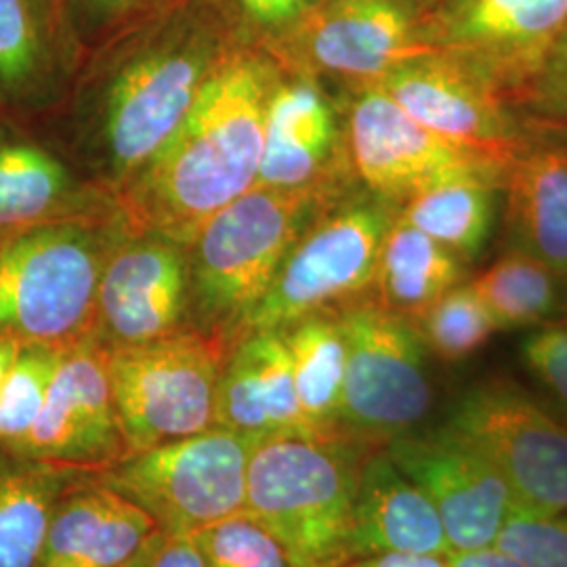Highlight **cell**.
<instances>
[{
    "instance_id": "obj_1",
    "label": "cell",
    "mask_w": 567,
    "mask_h": 567,
    "mask_svg": "<svg viewBox=\"0 0 567 567\" xmlns=\"http://www.w3.org/2000/svg\"><path fill=\"white\" fill-rule=\"evenodd\" d=\"M238 47L204 0H183L89 53L70 89L74 166L118 196Z\"/></svg>"
},
{
    "instance_id": "obj_2",
    "label": "cell",
    "mask_w": 567,
    "mask_h": 567,
    "mask_svg": "<svg viewBox=\"0 0 567 567\" xmlns=\"http://www.w3.org/2000/svg\"><path fill=\"white\" fill-rule=\"evenodd\" d=\"M280 61L238 47L158 154L118 192L133 231H156L189 244L225 206L259 179L265 110Z\"/></svg>"
},
{
    "instance_id": "obj_3",
    "label": "cell",
    "mask_w": 567,
    "mask_h": 567,
    "mask_svg": "<svg viewBox=\"0 0 567 567\" xmlns=\"http://www.w3.org/2000/svg\"><path fill=\"white\" fill-rule=\"evenodd\" d=\"M358 183L252 187L208 219L187 244L189 328L236 343L292 246Z\"/></svg>"
},
{
    "instance_id": "obj_4",
    "label": "cell",
    "mask_w": 567,
    "mask_h": 567,
    "mask_svg": "<svg viewBox=\"0 0 567 567\" xmlns=\"http://www.w3.org/2000/svg\"><path fill=\"white\" fill-rule=\"evenodd\" d=\"M370 447L309 435L269 437L252 452L246 505L282 545L292 567H343L360 466Z\"/></svg>"
},
{
    "instance_id": "obj_5",
    "label": "cell",
    "mask_w": 567,
    "mask_h": 567,
    "mask_svg": "<svg viewBox=\"0 0 567 567\" xmlns=\"http://www.w3.org/2000/svg\"><path fill=\"white\" fill-rule=\"evenodd\" d=\"M128 231L121 213L13 234L0 248V334L60 349L89 339L103 269Z\"/></svg>"
},
{
    "instance_id": "obj_6",
    "label": "cell",
    "mask_w": 567,
    "mask_h": 567,
    "mask_svg": "<svg viewBox=\"0 0 567 567\" xmlns=\"http://www.w3.org/2000/svg\"><path fill=\"white\" fill-rule=\"evenodd\" d=\"M261 442L215 425L128 452L93 480L142 508L164 536H194L244 511L248 465Z\"/></svg>"
},
{
    "instance_id": "obj_7",
    "label": "cell",
    "mask_w": 567,
    "mask_h": 567,
    "mask_svg": "<svg viewBox=\"0 0 567 567\" xmlns=\"http://www.w3.org/2000/svg\"><path fill=\"white\" fill-rule=\"evenodd\" d=\"M400 206L353 185L299 238L243 332L282 330L309 313L372 292L381 250ZM238 337V339H240Z\"/></svg>"
},
{
    "instance_id": "obj_8",
    "label": "cell",
    "mask_w": 567,
    "mask_h": 567,
    "mask_svg": "<svg viewBox=\"0 0 567 567\" xmlns=\"http://www.w3.org/2000/svg\"><path fill=\"white\" fill-rule=\"evenodd\" d=\"M231 344L194 328L107 353L110 385L128 452L215 426L217 391Z\"/></svg>"
},
{
    "instance_id": "obj_9",
    "label": "cell",
    "mask_w": 567,
    "mask_h": 567,
    "mask_svg": "<svg viewBox=\"0 0 567 567\" xmlns=\"http://www.w3.org/2000/svg\"><path fill=\"white\" fill-rule=\"evenodd\" d=\"M347 337L341 435L377 450L416 431L433 404L425 343L414 322L372 295L337 307Z\"/></svg>"
},
{
    "instance_id": "obj_10",
    "label": "cell",
    "mask_w": 567,
    "mask_h": 567,
    "mask_svg": "<svg viewBox=\"0 0 567 567\" xmlns=\"http://www.w3.org/2000/svg\"><path fill=\"white\" fill-rule=\"evenodd\" d=\"M341 93L351 166L370 194L402 208L446 183L503 179L507 161L426 128L377 84Z\"/></svg>"
},
{
    "instance_id": "obj_11",
    "label": "cell",
    "mask_w": 567,
    "mask_h": 567,
    "mask_svg": "<svg viewBox=\"0 0 567 567\" xmlns=\"http://www.w3.org/2000/svg\"><path fill=\"white\" fill-rule=\"evenodd\" d=\"M447 425L482 447L515 505L567 515V421L524 386L489 379L456 402Z\"/></svg>"
},
{
    "instance_id": "obj_12",
    "label": "cell",
    "mask_w": 567,
    "mask_h": 567,
    "mask_svg": "<svg viewBox=\"0 0 567 567\" xmlns=\"http://www.w3.org/2000/svg\"><path fill=\"white\" fill-rule=\"evenodd\" d=\"M429 51L435 49L423 41V11L414 0H326L301 16L271 55L347 91Z\"/></svg>"
},
{
    "instance_id": "obj_13",
    "label": "cell",
    "mask_w": 567,
    "mask_h": 567,
    "mask_svg": "<svg viewBox=\"0 0 567 567\" xmlns=\"http://www.w3.org/2000/svg\"><path fill=\"white\" fill-rule=\"evenodd\" d=\"M567 25V0H444L423 16V41L454 55L517 107Z\"/></svg>"
},
{
    "instance_id": "obj_14",
    "label": "cell",
    "mask_w": 567,
    "mask_h": 567,
    "mask_svg": "<svg viewBox=\"0 0 567 567\" xmlns=\"http://www.w3.org/2000/svg\"><path fill=\"white\" fill-rule=\"evenodd\" d=\"M385 450L440 511L452 550L496 545L515 496L482 447L446 423L405 433Z\"/></svg>"
},
{
    "instance_id": "obj_15",
    "label": "cell",
    "mask_w": 567,
    "mask_h": 567,
    "mask_svg": "<svg viewBox=\"0 0 567 567\" xmlns=\"http://www.w3.org/2000/svg\"><path fill=\"white\" fill-rule=\"evenodd\" d=\"M185 328H189L187 244L131 229L103 269L91 339L114 351Z\"/></svg>"
},
{
    "instance_id": "obj_16",
    "label": "cell",
    "mask_w": 567,
    "mask_h": 567,
    "mask_svg": "<svg viewBox=\"0 0 567 567\" xmlns=\"http://www.w3.org/2000/svg\"><path fill=\"white\" fill-rule=\"evenodd\" d=\"M370 84L426 128L496 158L508 161L526 137L529 116L465 61L444 51L416 55Z\"/></svg>"
},
{
    "instance_id": "obj_17",
    "label": "cell",
    "mask_w": 567,
    "mask_h": 567,
    "mask_svg": "<svg viewBox=\"0 0 567 567\" xmlns=\"http://www.w3.org/2000/svg\"><path fill=\"white\" fill-rule=\"evenodd\" d=\"M353 182L358 177L349 158L343 93L334 95L320 79L282 65L265 110L264 156L255 187L301 189Z\"/></svg>"
},
{
    "instance_id": "obj_18",
    "label": "cell",
    "mask_w": 567,
    "mask_h": 567,
    "mask_svg": "<svg viewBox=\"0 0 567 567\" xmlns=\"http://www.w3.org/2000/svg\"><path fill=\"white\" fill-rule=\"evenodd\" d=\"M13 450L34 461L91 473L116 465L128 454L107 353L91 337L63 351L39 421Z\"/></svg>"
},
{
    "instance_id": "obj_19",
    "label": "cell",
    "mask_w": 567,
    "mask_h": 567,
    "mask_svg": "<svg viewBox=\"0 0 567 567\" xmlns=\"http://www.w3.org/2000/svg\"><path fill=\"white\" fill-rule=\"evenodd\" d=\"M503 231L508 250L550 267L567 284V128L529 116L503 182Z\"/></svg>"
},
{
    "instance_id": "obj_20",
    "label": "cell",
    "mask_w": 567,
    "mask_h": 567,
    "mask_svg": "<svg viewBox=\"0 0 567 567\" xmlns=\"http://www.w3.org/2000/svg\"><path fill=\"white\" fill-rule=\"evenodd\" d=\"M116 196L0 114V231L121 215Z\"/></svg>"
},
{
    "instance_id": "obj_21",
    "label": "cell",
    "mask_w": 567,
    "mask_h": 567,
    "mask_svg": "<svg viewBox=\"0 0 567 567\" xmlns=\"http://www.w3.org/2000/svg\"><path fill=\"white\" fill-rule=\"evenodd\" d=\"M215 425L252 437H318L305 421L282 330H255L225 358Z\"/></svg>"
},
{
    "instance_id": "obj_22",
    "label": "cell",
    "mask_w": 567,
    "mask_h": 567,
    "mask_svg": "<svg viewBox=\"0 0 567 567\" xmlns=\"http://www.w3.org/2000/svg\"><path fill=\"white\" fill-rule=\"evenodd\" d=\"M156 532L142 508L97 484L91 473L53 508L34 567H121Z\"/></svg>"
},
{
    "instance_id": "obj_23",
    "label": "cell",
    "mask_w": 567,
    "mask_h": 567,
    "mask_svg": "<svg viewBox=\"0 0 567 567\" xmlns=\"http://www.w3.org/2000/svg\"><path fill=\"white\" fill-rule=\"evenodd\" d=\"M351 548L353 559L379 553L440 557L452 553L440 511L385 447L370 450L360 466Z\"/></svg>"
},
{
    "instance_id": "obj_24",
    "label": "cell",
    "mask_w": 567,
    "mask_h": 567,
    "mask_svg": "<svg viewBox=\"0 0 567 567\" xmlns=\"http://www.w3.org/2000/svg\"><path fill=\"white\" fill-rule=\"evenodd\" d=\"M70 63L51 39L32 0H0V107L32 116L63 100Z\"/></svg>"
},
{
    "instance_id": "obj_25",
    "label": "cell",
    "mask_w": 567,
    "mask_h": 567,
    "mask_svg": "<svg viewBox=\"0 0 567 567\" xmlns=\"http://www.w3.org/2000/svg\"><path fill=\"white\" fill-rule=\"evenodd\" d=\"M89 475L0 446V567H34L53 508Z\"/></svg>"
},
{
    "instance_id": "obj_26",
    "label": "cell",
    "mask_w": 567,
    "mask_h": 567,
    "mask_svg": "<svg viewBox=\"0 0 567 567\" xmlns=\"http://www.w3.org/2000/svg\"><path fill=\"white\" fill-rule=\"evenodd\" d=\"M288 344L299 404L309 429L324 440H344L347 337L337 309L309 313L282 328Z\"/></svg>"
},
{
    "instance_id": "obj_27",
    "label": "cell",
    "mask_w": 567,
    "mask_h": 567,
    "mask_svg": "<svg viewBox=\"0 0 567 567\" xmlns=\"http://www.w3.org/2000/svg\"><path fill=\"white\" fill-rule=\"evenodd\" d=\"M468 280V265L400 215L386 234L372 297L416 322L447 290Z\"/></svg>"
},
{
    "instance_id": "obj_28",
    "label": "cell",
    "mask_w": 567,
    "mask_h": 567,
    "mask_svg": "<svg viewBox=\"0 0 567 567\" xmlns=\"http://www.w3.org/2000/svg\"><path fill=\"white\" fill-rule=\"evenodd\" d=\"M503 179H465L423 192L400 208V217L442 244L465 265L486 250L501 208Z\"/></svg>"
},
{
    "instance_id": "obj_29",
    "label": "cell",
    "mask_w": 567,
    "mask_h": 567,
    "mask_svg": "<svg viewBox=\"0 0 567 567\" xmlns=\"http://www.w3.org/2000/svg\"><path fill=\"white\" fill-rule=\"evenodd\" d=\"M501 330H534L567 318V284L526 252L505 250L468 278Z\"/></svg>"
},
{
    "instance_id": "obj_30",
    "label": "cell",
    "mask_w": 567,
    "mask_h": 567,
    "mask_svg": "<svg viewBox=\"0 0 567 567\" xmlns=\"http://www.w3.org/2000/svg\"><path fill=\"white\" fill-rule=\"evenodd\" d=\"M426 351L446 364L475 355L498 332L471 282L458 284L414 322Z\"/></svg>"
},
{
    "instance_id": "obj_31",
    "label": "cell",
    "mask_w": 567,
    "mask_h": 567,
    "mask_svg": "<svg viewBox=\"0 0 567 567\" xmlns=\"http://www.w3.org/2000/svg\"><path fill=\"white\" fill-rule=\"evenodd\" d=\"M65 349L23 343L0 391V446L18 447L41 416Z\"/></svg>"
},
{
    "instance_id": "obj_32",
    "label": "cell",
    "mask_w": 567,
    "mask_h": 567,
    "mask_svg": "<svg viewBox=\"0 0 567 567\" xmlns=\"http://www.w3.org/2000/svg\"><path fill=\"white\" fill-rule=\"evenodd\" d=\"M183 0H61V20L74 74L82 60L124 30Z\"/></svg>"
},
{
    "instance_id": "obj_33",
    "label": "cell",
    "mask_w": 567,
    "mask_h": 567,
    "mask_svg": "<svg viewBox=\"0 0 567 567\" xmlns=\"http://www.w3.org/2000/svg\"><path fill=\"white\" fill-rule=\"evenodd\" d=\"M208 567H292L280 540L248 511L194 534Z\"/></svg>"
},
{
    "instance_id": "obj_34",
    "label": "cell",
    "mask_w": 567,
    "mask_h": 567,
    "mask_svg": "<svg viewBox=\"0 0 567 567\" xmlns=\"http://www.w3.org/2000/svg\"><path fill=\"white\" fill-rule=\"evenodd\" d=\"M240 47L276 51L301 20V0H204Z\"/></svg>"
},
{
    "instance_id": "obj_35",
    "label": "cell",
    "mask_w": 567,
    "mask_h": 567,
    "mask_svg": "<svg viewBox=\"0 0 567 567\" xmlns=\"http://www.w3.org/2000/svg\"><path fill=\"white\" fill-rule=\"evenodd\" d=\"M496 547L526 567H567V515L515 505Z\"/></svg>"
},
{
    "instance_id": "obj_36",
    "label": "cell",
    "mask_w": 567,
    "mask_h": 567,
    "mask_svg": "<svg viewBox=\"0 0 567 567\" xmlns=\"http://www.w3.org/2000/svg\"><path fill=\"white\" fill-rule=\"evenodd\" d=\"M519 355L550 408L567 421V318L529 330Z\"/></svg>"
},
{
    "instance_id": "obj_37",
    "label": "cell",
    "mask_w": 567,
    "mask_h": 567,
    "mask_svg": "<svg viewBox=\"0 0 567 567\" xmlns=\"http://www.w3.org/2000/svg\"><path fill=\"white\" fill-rule=\"evenodd\" d=\"M517 110L536 121L567 124V25L522 93Z\"/></svg>"
},
{
    "instance_id": "obj_38",
    "label": "cell",
    "mask_w": 567,
    "mask_h": 567,
    "mask_svg": "<svg viewBox=\"0 0 567 567\" xmlns=\"http://www.w3.org/2000/svg\"><path fill=\"white\" fill-rule=\"evenodd\" d=\"M152 567H208L194 536H164Z\"/></svg>"
},
{
    "instance_id": "obj_39",
    "label": "cell",
    "mask_w": 567,
    "mask_h": 567,
    "mask_svg": "<svg viewBox=\"0 0 567 567\" xmlns=\"http://www.w3.org/2000/svg\"><path fill=\"white\" fill-rule=\"evenodd\" d=\"M343 567H450L446 557L414 555V553H379L351 559Z\"/></svg>"
},
{
    "instance_id": "obj_40",
    "label": "cell",
    "mask_w": 567,
    "mask_h": 567,
    "mask_svg": "<svg viewBox=\"0 0 567 567\" xmlns=\"http://www.w3.org/2000/svg\"><path fill=\"white\" fill-rule=\"evenodd\" d=\"M447 564L450 567H526L496 545L475 550H452L447 555Z\"/></svg>"
},
{
    "instance_id": "obj_41",
    "label": "cell",
    "mask_w": 567,
    "mask_h": 567,
    "mask_svg": "<svg viewBox=\"0 0 567 567\" xmlns=\"http://www.w3.org/2000/svg\"><path fill=\"white\" fill-rule=\"evenodd\" d=\"M32 4H34V9H37L39 18H41L42 25L47 28V32L51 34V39L60 47L63 58L70 63V68H72V72H74V65H72L70 53H68V44H65V34H63L61 0H32Z\"/></svg>"
},
{
    "instance_id": "obj_42",
    "label": "cell",
    "mask_w": 567,
    "mask_h": 567,
    "mask_svg": "<svg viewBox=\"0 0 567 567\" xmlns=\"http://www.w3.org/2000/svg\"><path fill=\"white\" fill-rule=\"evenodd\" d=\"M21 347H23V341H20L18 337L0 334V391L20 355Z\"/></svg>"
},
{
    "instance_id": "obj_43",
    "label": "cell",
    "mask_w": 567,
    "mask_h": 567,
    "mask_svg": "<svg viewBox=\"0 0 567 567\" xmlns=\"http://www.w3.org/2000/svg\"><path fill=\"white\" fill-rule=\"evenodd\" d=\"M163 538V532H156V534L150 538V543H147V545H145V547H143L142 550L131 559V561H126V564L121 567H152V564H154V557H156V550L161 547Z\"/></svg>"
},
{
    "instance_id": "obj_44",
    "label": "cell",
    "mask_w": 567,
    "mask_h": 567,
    "mask_svg": "<svg viewBox=\"0 0 567 567\" xmlns=\"http://www.w3.org/2000/svg\"><path fill=\"white\" fill-rule=\"evenodd\" d=\"M416 2V7L423 11V16H425L426 11H431V9H435L437 4H442L444 0H414Z\"/></svg>"
},
{
    "instance_id": "obj_45",
    "label": "cell",
    "mask_w": 567,
    "mask_h": 567,
    "mask_svg": "<svg viewBox=\"0 0 567 567\" xmlns=\"http://www.w3.org/2000/svg\"><path fill=\"white\" fill-rule=\"evenodd\" d=\"M326 0H301V9H303V13L307 11H311V9H316L318 4H322Z\"/></svg>"
},
{
    "instance_id": "obj_46",
    "label": "cell",
    "mask_w": 567,
    "mask_h": 567,
    "mask_svg": "<svg viewBox=\"0 0 567 567\" xmlns=\"http://www.w3.org/2000/svg\"><path fill=\"white\" fill-rule=\"evenodd\" d=\"M11 236H13V234H7V231H0V248H2V246H4V243H7V240H9V238H11Z\"/></svg>"
},
{
    "instance_id": "obj_47",
    "label": "cell",
    "mask_w": 567,
    "mask_h": 567,
    "mask_svg": "<svg viewBox=\"0 0 567 567\" xmlns=\"http://www.w3.org/2000/svg\"><path fill=\"white\" fill-rule=\"evenodd\" d=\"M564 126H566V128H567V124H564Z\"/></svg>"
}]
</instances>
